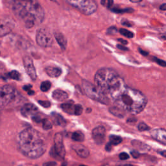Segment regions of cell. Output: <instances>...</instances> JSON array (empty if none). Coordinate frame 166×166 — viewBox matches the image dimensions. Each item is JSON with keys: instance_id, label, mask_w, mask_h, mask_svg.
I'll return each instance as SVG.
<instances>
[{"instance_id": "32", "label": "cell", "mask_w": 166, "mask_h": 166, "mask_svg": "<svg viewBox=\"0 0 166 166\" xmlns=\"http://www.w3.org/2000/svg\"><path fill=\"white\" fill-rule=\"evenodd\" d=\"M101 3L103 6H105V7L109 8L112 5V4L114 3V2L110 1V0H102V1L101 2Z\"/></svg>"}, {"instance_id": "3", "label": "cell", "mask_w": 166, "mask_h": 166, "mask_svg": "<svg viewBox=\"0 0 166 166\" xmlns=\"http://www.w3.org/2000/svg\"><path fill=\"white\" fill-rule=\"evenodd\" d=\"M13 9L16 16L24 22L27 28H31L35 25L40 24L44 18V10L37 2H15Z\"/></svg>"}, {"instance_id": "48", "label": "cell", "mask_w": 166, "mask_h": 166, "mask_svg": "<svg viewBox=\"0 0 166 166\" xmlns=\"http://www.w3.org/2000/svg\"><path fill=\"white\" fill-rule=\"evenodd\" d=\"M160 154H162V155H163L164 157L165 156V151H164L163 152H160Z\"/></svg>"}, {"instance_id": "45", "label": "cell", "mask_w": 166, "mask_h": 166, "mask_svg": "<svg viewBox=\"0 0 166 166\" xmlns=\"http://www.w3.org/2000/svg\"><path fill=\"white\" fill-rule=\"evenodd\" d=\"M139 51H140V53H141V54L143 55L144 56H147L148 55H149V53H148L147 51L142 50L141 49H139Z\"/></svg>"}, {"instance_id": "36", "label": "cell", "mask_w": 166, "mask_h": 166, "mask_svg": "<svg viewBox=\"0 0 166 166\" xmlns=\"http://www.w3.org/2000/svg\"><path fill=\"white\" fill-rule=\"evenodd\" d=\"M117 30L116 27L114 26H112V27H110V28L108 29L107 30V33L109 34H116L117 33Z\"/></svg>"}, {"instance_id": "4", "label": "cell", "mask_w": 166, "mask_h": 166, "mask_svg": "<svg viewBox=\"0 0 166 166\" xmlns=\"http://www.w3.org/2000/svg\"><path fill=\"white\" fill-rule=\"evenodd\" d=\"M94 81L96 86L111 99L126 86L120 75L111 68L99 69L95 75Z\"/></svg>"}, {"instance_id": "21", "label": "cell", "mask_w": 166, "mask_h": 166, "mask_svg": "<svg viewBox=\"0 0 166 166\" xmlns=\"http://www.w3.org/2000/svg\"><path fill=\"white\" fill-rule=\"evenodd\" d=\"M72 138L75 141L82 142L85 140V135L81 131H76L72 134Z\"/></svg>"}, {"instance_id": "39", "label": "cell", "mask_w": 166, "mask_h": 166, "mask_svg": "<svg viewBox=\"0 0 166 166\" xmlns=\"http://www.w3.org/2000/svg\"><path fill=\"white\" fill-rule=\"evenodd\" d=\"M43 166H57V163L55 162H48L43 164Z\"/></svg>"}, {"instance_id": "15", "label": "cell", "mask_w": 166, "mask_h": 166, "mask_svg": "<svg viewBox=\"0 0 166 166\" xmlns=\"http://www.w3.org/2000/svg\"><path fill=\"white\" fill-rule=\"evenodd\" d=\"M72 149L74 150V151L80 157L82 158H87L89 155H90V151L87 149V148L80 144H75L72 146Z\"/></svg>"}, {"instance_id": "47", "label": "cell", "mask_w": 166, "mask_h": 166, "mask_svg": "<svg viewBox=\"0 0 166 166\" xmlns=\"http://www.w3.org/2000/svg\"><path fill=\"white\" fill-rule=\"evenodd\" d=\"M160 9L165 11L166 10V4L165 3H164L163 5H162L160 6Z\"/></svg>"}, {"instance_id": "28", "label": "cell", "mask_w": 166, "mask_h": 166, "mask_svg": "<svg viewBox=\"0 0 166 166\" xmlns=\"http://www.w3.org/2000/svg\"><path fill=\"white\" fill-rule=\"evenodd\" d=\"M120 33L123 35L124 37H126L129 38H132L134 37V33H132L131 31H129L125 29H120Z\"/></svg>"}, {"instance_id": "9", "label": "cell", "mask_w": 166, "mask_h": 166, "mask_svg": "<svg viewBox=\"0 0 166 166\" xmlns=\"http://www.w3.org/2000/svg\"><path fill=\"white\" fill-rule=\"evenodd\" d=\"M54 149L60 159H63L66 155V150L63 143L62 135L61 133H57L54 138Z\"/></svg>"}, {"instance_id": "14", "label": "cell", "mask_w": 166, "mask_h": 166, "mask_svg": "<svg viewBox=\"0 0 166 166\" xmlns=\"http://www.w3.org/2000/svg\"><path fill=\"white\" fill-rule=\"evenodd\" d=\"M152 137L156 141L160 142L162 144H166V132L163 128L155 129L151 132Z\"/></svg>"}, {"instance_id": "35", "label": "cell", "mask_w": 166, "mask_h": 166, "mask_svg": "<svg viewBox=\"0 0 166 166\" xmlns=\"http://www.w3.org/2000/svg\"><path fill=\"white\" fill-rule=\"evenodd\" d=\"M31 85H27V86H23V90L27 91L28 94L29 95H33L34 93V92L31 90Z\"/></svg>"}, {"instance_id": "13", "label": "cell", "mask_w": 166, "mask_h": 166, "mask_svg": "<svg viewBox=\"0 0 166 166\" xmlns=\"http://www.w3.org/2000/svg\"><path fill=\"white\" fill-rule=\"evenodd\" d=\"M38 110L37 107L33 104H26L23 106L21 109V114L26 117H31L36 116L38 114Z\"/></svg>"}, {"instance_id": "19", "label": "cell", "mask_w": 166, "mask_h": 166, "mask_svg": "<svg viewBox=\"0 0 166 166\" xmlns=\"http://www.w3.org/2000/svg\"><path fill=\"white\" fill-rule=\"evenodd\" d=\"M61 108L64 112L68 113L70 115H74L75 114V105L73 104V102L69 101L61 105Z\"/></svg>"}, {"instance_id": "52", "label": "cell", "mask_w": 166, "mask_h": 166, "mask_svg": "<svg viewBox=\"0 0 166 166\" xmlns=\"http://www.w3.org/2000/svg\"><path fill=\"white\" fill-rule=\"evenodd\" d=\"M80 166H86V165H81Z\"/></svg>"}, {"instance_id": "30", "label": "cell", "mask_w": 166, "mask_h": 166, "mask_svg": "<svg viewBox=\"0 0 166 166\" xmlns=\"http://www.w3.org/2000/svg\"><path fill=\"white\" fill-rule=\"evenodd\" d=\"M138 130L140 131H145V130H149L150 129V127L147 125V124H145V123H140L138 124Z\"/></svg>"}, {"instance_id": "6", "label": "cell", "mask_w": 166, "mask_h": 166, "mask_svg": "<svg viewBox=\"0 0 166 166\" xmlns=\"http://www.w3.org/2000/svg\"><path fill=\"white\" fill-rule=\"evenodd\" d=\"M15 88L10 85L0 87V109H5L13 103L16 98Z\"/></svg>"}, {"instance_id": "27", "label": "cell", "mask_w": 166, "mask_h": 166, "mask_svg": "<svg viewBox=\"0 0 166 166\" xmlns=\"http://www.w3.org/2000/svg\"><path fill=\"white\" fill-rule=\"evenodd\" d=\"M112 12L116 13H132L134 11L132 9L127 8V9H120V8H113L111 9Z\"/></svg>"}, {"instance_id": "12", "label": "cell", "mask_w": 166, "mask_h": 166, "mask_svg": "<svg viewBox=\"0 0 166 166\" xmlns=\"http://www.w3.org/2000/svg\"><path fill=\"white\" fill-rule=\"evenodd\" d=\"M23 65H24L25 69L26 70L28 75L30 77V78L33 81L36 80L37 75L36 70H35L32 59L29 57L26 56L25 57H23Z\"/></svg>"}, {"instance_id": "51", "label": "cell", "mask_w": 166, "mask_h": 166, "mask_svg": "<svg viewBox=\"0 0 166 166\" xmlns=\"http://www.w3.org/2000/svg\"><path fill=\"white\" fill-rule=\"evenodd\" d=\"M124 166H133V165L131 164H126V165H124Z\"/></svg>"}, {"instance_id": "41", "label": "cell", "mask_w": 166, "mask_h": 166, "mask_svg": "<svg viewBox=\"0 0 166 166\" xmlns=\"http://www.w3.org/2000/svg\"><path fill=\"white\" fill-rule=\"evenodd\" d=\"M121 23L124 26H127V27H131L132 26L131 23H130V22H128L127 20H123Z\"/></svg>"}, {"instance_id": "50", "label": "cell", "mask_w": 166, "mask_h": 166, "mask_svg": "<svg viewBox=\"0 0 166 166\" xmlns=\"http://www.w3.org/2000/svg\"><path fill=\"white\" fill-rule=\"evenodd\" d=\"M61 166H67V164H66V163H63V164L61 165Z\"/></svg>"}, {"instance_id": "25", "label": "cell", "mask_w": 166, "mask_h": 166, "mask_svg": "<svg viewBox=\"0 0 166 166\" xmlns=\"http://www.w3.org/2000/svg\"><path fill=\"white\" fill-rule=\"evenodd\" d=\"M51 83L49 81H44L41 83L40 85V90L42 92L48 91L51 88Z\"/></svg>"}, {"instance_id": "42", "label": "cell", "mask_w": 166, "mask_h": 166, "mask_svg": "<svg viewBox=\"0 0 166 166\" xmlns=\"http://www.w3.org/2000/svg\"><path fill=\"white\" fill-rule=\"evenodd\" d=\"M117 47L118 49H120L121 50H123V51H127L128 50V49L127 48V47H126L124 45H117Z\"/></svg>"}, {"instance_id": "37", "label": "cell", "mask_w": 166, "mask_h": 166, "mask_svg": "<svg viewBox=\"0 0 166 166\" xmlns=\"http://www.w3.org/2000/svg\"><path fill=\"white\" fill-rule=\"evenodd\" d=\"M119 157L121 160H128L129 158V155L126 152H121Z\"/></svg>"}, {"instance_id": "18", "label": "cell", "mask_w": 166, "mask_h": 166, "mask_svg": "<svg viewBox=\"0 0 166 166\" xmlns=\"http://www.w3.org/2000/svg\"><path fill=\"white\" fill-rule=\"evenodd\" d=\"M51 116L53 123L55 124L56 125H58L61 127H64L66 125V121L61 114L56 113V112H52Z\"/></svg>"}, {"instance_id": "29", "label": "cell", "mask_w": 166, "mask_h": 166, "mask_svg": "<svg viewBox=\"0 0 166 166\" xmlns=\"http://www.w3.org/2000/svg\"><path fill=\"white\" fill-rule=\"evenodd\" d=\"M41 123H42V127L45 130H49L52 128V123L48 120L44 119Z\"/></svg>"}, {"instance_id": "44", "label": "cell", "mask_w": 166, "mask_h": 166, "mask_svg": "<svg viewBox=\"0 0 166 166\" xmlns=\"http://www.w3.org/2000/svg\"><path fill=\"white\" fill-rule=\"evenodd\" d=\"M4 67H3V65L2 64L0 63V77L2 76V75L3 73L4 72Z\"/></svg>"}, {"instance_id": "26", "label": "cell", "mask_w": 166, "mask_h": 166, "mask_svg": "<svg viewBox=\"0 0 166 166\" xmlns=\"http://www.w3.org/2000/svg\"><path fill=\"white\" fill-rule=\"evenodd\" d=\"M8 77L12 79L16 80V81L20 80V78H21V75L20 73L18 72H17V71H12V72L9 73Z\"/></svg>"}, {"instance_id": "49", "label": "cell", "mask_w": 166, "mask_h": 166, "mask_svg": "<svg viewBox=\"0 0 166 166\" xmlns=\"http://www.w3.org/2000/svg\"><path fill=\"white\" fill-rule=\"evenodd\" d=\"M130 2H131L132 3H139V2H140L141 1H130Z\"/></svg>"}, {"instance_id": "8", "label": "cell", "mask_w": 166, "mask_h": 166, "mask_svg": "<svg viewBox=\"0 0 166 166\" xmlns=\"http://www.w3.org/2000/svg\"><path fill=\"white\" fill-rule=\"evenodd\" d=\"M36 40L37 44L43 47H50L53 43L52 34L45 28L38 29L36 35Z\"/></svg>"}, {"instance_id": "16", "label": "cell", "mask_w": 166, "mask_h": 166, "mask_svg": "<svg viewBox=\"0 0 166 166\" xmlns=\"http://www.w3.org/2000/svg\"><path fill=\"white\" fill-rule=\"evenodd\" d=\"M45 71L47 75L53 78H57L62 74V70L58 67L48 66L45 68Z\"/></svg>"}, {"instance_id": "38", "label": "cell", "mask_w": 166, "mask_h": 166, "mask_svg": "<svg viewBox=\"0 0 166 166\" xmlns=\"http://www.w3.org/2000/svg\"><path fill=\"white\" fill-rule=\"evenodd\" d=\"M50 155L53 157L55 159H58V160H61L60 158H59L58 156V155L56 154L55 151V149H54V147H52L51 149V151H50Z\"/></svg>"}, {"instance_id": "24", "label": "cell", "mask_w": 166, "mask_h": 166, "mask_svg": "<svg viewBox=\"0 0 166 166\" xmlns=\"http://www.w3.org/2000/svg\"><path fill=\"white\" fill-rule=\"evenodd\" d=\"M132 145L134 147H137L138 149H140L141 151H147L149 149V147L147 145H145L143 143H141V142H140L138 141H133Z\"/></svg>"}, {"instance_id": "31", "label": "cell", "mask_w": 166, "mask_h": 166, "mask_svg": "<svg viewBox=\"0 0 166 166\" xmlns=\"http://www.w3.org/2000/svg\"><path fill=\"white\" fill-rule=\"evenodd\" d=\"M83 110L82 106L81 105H75V114L74 115L79 116L82 114Z\"/></svg>"}, {"instance_id": "1", "label": "cell", "mask_w": 166, "mask_h": 166, "mask_svg": "<svg viewBox=\"0 0 166 166\" xmlns=\"http://www.w3.org/2000/svg\"><path fill=\"white\" fill-rule=\"evenodd\" d=\"M18 145L23 155L31 159H36L42 156L47 149L46 142L43 136L32 128H26L20 133Z\"/></svg>"}, {"instance_id": "5", "label": "cell", "mask_w": 166, "mask_h": 166, "mask_svg": "<svg viewBox=\"0 0 166 166\" xmlns=\"http://www.w3.org/2000/svg\"><path fill=\"white\" fill-rule=\"evenodd\" d=\"M82 87L88 97L105 105H108L110 101L108 96H106L98 87L93 85L91 82L85 80L82 81Z\"/></svg>"}, {"instance_id": "43", "label": "cell", "mask_w": 166, "mask_h": 166, "mask_svg": "<svg viewBox=\"0 0 166 166\" xmlns=\"http://www.w3.org/2000/svg\"><path fill=\"white\" fill-rule=\"evenodd\" d=\"M112 145L110 143V142H109V143L106 145L105 149L107 151H110L112 150Z\"/></svg>"}, {"instance_id": "7", "label": "cell", "mask_w": 166, "mask_h": 166, "mask_svg": "<svg viewBox=\"0 0 166 166\" xmlns=\"http://www.w3.org/2000/svg\"><path fill=\"white\" fill-rule=\"evenodd\" d=\"M67 2L86 15H90L94 13L97 9V4L93 0H85V1L71 0Z\"/></svg>"}, {"instance_id": "22", "label": "cell", "mask_w": 166, "mask_h": 166, "mask_svg": "<svg viewBox=\"0 0 166 166\" xmlns=\"http://www.w3.org/2000/svg\"><path fill=\"white\" fill-rule=\"evenodd\" d=\"M110 143L112 145H117L118 144H121L122 142V138L119 136L116 135H111L109 137Z\"/></svg>"}, {"instance_id": "40", "label": "cell", "mask_w": 166, "mask_h": 166, "mask_svg": "<svg viewBox=\"0 0 166 166\" xmlns=\"http://www.w3.org/2000/svg\"><path fill=\"white\" fill-rule=\"evenodd\" d=\"M131 155L133 158H138L140 156V153L137 152L136 151H133L131 152Z\"/></svg>"}, {"instance_id": "46", "label": "cell", "mask_w": 166, "mask_h": 166, "mask_svg": "<svg viewBox=\"0 0 166 166\" xmlns=\"http://www.w3.org/2000/svg\"><path fill=\"white\" fill-rule=\"evenodd\" d=\"M118 40H119L120 42L121 43H122L123 45H127V44H128V42H127L126 41V40H123V39H121V38H120V39H118Z\"/></svg>"}, {"instance_id": "20", "label": "cell", "mask_w": 166, "mask_h": 166, "mask_svg": "<svg viewBox=\"0 0 166 166\" xmlns=\"http://www.w3.org/2000/svg\"><path fill=\"white\" fill-rule=\"evenodd\" d=\"M55 38L57 40L58 44L62 49H66L67 46V40L61 33H55Z\"/></svg>"}, {"instance_id": "2", "label": "cell", "mask_w": 166, "mask_h": 166, "mask_svg": "<svg viewBox=\"0 0 166 166\" xmlns=\"http://www.w3.org/2000/svg\"><path fill=\"white\" fill-rule=\"evenodd\" d=\"M112 99L116 107L132 114L140 113L144 110L147 103V98L143 93L127 85Z\"/></svg>"}, {"instance_id": "17", "label": "cell", "mask_w": 166, "mask_h": 166, "mask_svg": "<svg viewBox=\"0 0 166 166\" xmlns=\"http://www.w3.org/2000/svg\"><path fill=\"white\" fill-rule=\"evenodd\" d=\"M52 97L57 101H64L68 99V94L67 92L58 89V90H55L53 92Z\"/></svg>"}, {"instance_id": "10", "label": "cell", "mask_w": 166, "mask_h": 166, "mask_svg": "<svg viewBox=\"0 0 166 166\" xmlns=\"http://www.w3.org/2000/svg\"><path fill=\"white\" fill-rule=\"evenodd\" d=\"M14 22L9 18L0 19V37L10 33L14 29Z\"/></svg>"}, {"instance_id": "34", "label": "cell", "mask_w": 166, "mask_h": 166, "mask_svg": "<svg viewBox=\"0 0 166 166\" xmlns=\"http://www.w3.org/2000/svg\"><path fill=\"white\" fill-rule=\"evenodd\" d=\"M153 60H154V61L156 62L157 64H158L159 65H160V66H162L163 67H165L166 64H165V62L164 61H162V60H161V59H159V58H156V57H154Z\"/></svg>"}, {"instance_id": "33", "label": "cell", "mask_w": 166, "mask_h": 166, "mask_svg": "<svg viewBox=\"0 0 166 166\" xmlns=\"http://www.w3.org/2000/svg\"><path fill=\"white\" fill-rule=\"evenodd\" d=\"M38 103L44 108H49L51 106V103L47 101H39Z\"/></svg>"}, {"instance_id": "23", "label": "cell", "mask_w": 166, "mask_h": 166, "mask_svg": "<svg viewBox=\"0 0 166 166\" xmlns=\"http://www.w3.org/2000/svg\"><path fill=\"white\" fill-rule=\"evenodd\" d=\"M109 110L112 114L115 115L119 117H123L124 116V111H123L122 110H121L119 108L116 107V106H115V107L114 106H113V107H111Z\"/></svg>"}, {"instance_id": "11", "label": "cell", "mask_w": 166, "mask_h": 166, "mask_svg": "<svg viewBox=\"0 0 166 166\" xmlns=\"http://www.w3.org/2000/svg\"><path fill=\"white\" fill-rule=\"evenodd\" d=\"M106 130L102 126L97 127L92 130V138L97 145H102L105 140Z\"/></svg>"}]
</instances>
